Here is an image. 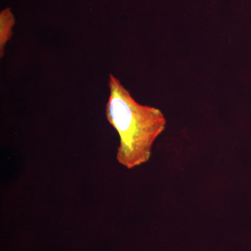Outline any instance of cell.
Masks as SVG:
<instances>
[{
  "label": "cell",
  "mask_w": 251,
  "mask_h": 251,
  "mask_svg": "<svg viewBox=\"0 0 251 251\" xmlns=\"http://www.w3.org/2000/svg\"><path fill=\"white\" fill-rule=\"evenodd\" d=\"M108 87L105 114L120 136L117 160L133 169L150 159L153 143L166 129V119L159 109L138 103L112 74Z\"/></svg>",
  "instance_id": "cell-1"
},
{
  "label": "cell",
  "mask_w": 251,
  "mask_h": 251,
  "mask_svg": "<svg viewBox=\"0 0 251 251\" xmlns=\"http://www.w3.org/2000/svg\"><path fill=\"white\" fill-rule=\"evenodd\" d=\"M15 25L14 16L9 9L1 11L0 15V57H4L5 46L13 35Z\"/></svg>",
  "instance_id": "cell-2"
}]
</instances>
